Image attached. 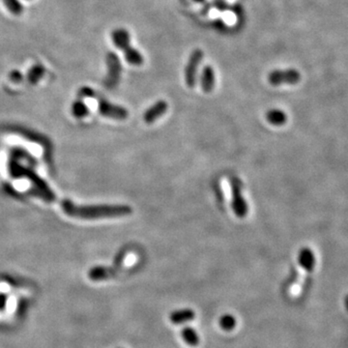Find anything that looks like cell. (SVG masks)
Wrapping results in <instances>:
<instances>
[{"instance_id": "8", "label": "cell", "mask_w": 348, "mask_h": 348, "mask_svg": "<svg viewBox=\"0 0 348 348\" xmlns=\"http://www.w3.org/2000/svg\"><path fill=\"white\" fill-rule=\"evenodd\" d=\"M167 108V103L164 100H159L144 112L143 119L147 124H151L162 116L166 112Z\"/></svg>"}, {"instance_id": "3", "label": "cell", "mask_w": 348, "mask_h": 348, "mask_svg": "<svg viewBox=\"0 0 348 348\" xmlns=\"http://www.w3.org/2000/svg\"><path fill=\"white\" fill-rule=\"evenodd\" d=\"M230 186H231V193H232L231 206H232L233 212L238 218L243 219L249 212V206L242 195L241 181L236 177L230 178Z\"/></svg>"}, {"instance_id": "11", "label": "cell", "mask_w": 348, "mask_h": 348, "mask_svg": "<svg viewBox=\"0 0 348 348\" xmlns=\"http://www.w3.org/2000/svg\"><path fill=\"white\" fill-rule=\"evenodd\" d=\"M196 318V312L192 308L176 309L169 314V320L175 325L184 324Z\"/></svg>"}, {"instance_id": "18", "label": "cell", "mask_w": 348, "mask_h": 348, "mask_svg": "<svg viewBox=\"0 0 348 348\" xmlns=\"http://www.w3.org/2000/svg\"><path fill=\"white\" fill-rule=\"evenodd\" d=\"M7 10L15 16H20L24 12V6L20 0H2Z\"/></svg>"}, {"instance_id": "20", "label": "cell", "mask_w": 348, "mask_h": 348, "mask_svg": "<svg viewBox=\"0 0 348 348\" xmlns=\"http://www.w3.org/2000/svg\"><path fill=\"white\" fill-rule=\"evenodd\" d=\"M78 94H79V96L83 97V98H96L97 97V94L95 92V90H93L89 86L81 87Z\"/></svg>"}, {"instance_id": "6", "label": "cell", "mask_w": 348, "mask_h": 348, "mask_svg": "<svg viewBox=\"0 0 348 348\" xmlns=\"http://www.w3.org/2000/svg\"><path fill=\"white\" fill-rule=\"evenodd\" d=\"M98 110L107 118L114 120H125L129 116V112L125 107L111 104L105 98H98Z\"/></svg>"}, {"instance_id": "1", "label": "cell", "mask_w": 348, "mask_h": 348, "mask_svg": "<svg viewBox=\"0 0 348 348\" xmlns=\"http://www.w3.org/2000/svg\"><path fill=\"white\" fill-rule=\"evenodd\" d=\"M61 207L68 216L84 220L118 218L133 213V209L130 206L122 204L80 205L71 201H63L61 202Z\"/></svg>"}, {"instance_id": "12", "label": "cell", "mask_w": 348, "mask_h": 348, "mask_svg": "<svg viewBox=\"0 0 348 348\" xmlns=\"http://www.w3.org/2000/svg\"><path fill=\"white\" fill-rule=\"evenodd\" d=\"M201 84V88L205 93H209L213 90L215 86V73L212 66L206 65L202 69Z\"/></svg>"}, {"instance_id": "22", "label": "cell", "mask_w": 348, "mask_h": 348, "mask_svg": "<svg viewBox=\"0 0 348 348\" xmlns=\"http://www.w3.org/2000/svg\"><path fill=\"white\" fill-rule=\"evenodd\" d=\"M194 1H196V2H198V3H203L205 0H194Z\"/></svg>"}, {"instance_id": "2", "label": "cell", "mask_w": 348, "mask_h": 348, "mask_svg": "<svg viewBox=\"0 0 348 348\" xmlns=\"http://www.w3.org/2000/svg\"><path fill=\"white\" fill-rule=\"evenodd\" d=\"M106 64L107 73L104 84L107 89H114L117 87L121 80L122 64L120 58L114 52H108L106 55Z\"/></svg>"}, {"instance_id": "13", "label": "cell", "mask_w": 348, "mask_h": 348, "mask_svg": "<svg viewBox=\"0 0 348 348\" xmlns=\"http://www.w3.org/2000/svg\"><path fill=\"white\" fill-rule=\"evenodd\" d=\"M124 56L126 61L133 66H140L143 64L144 58L142 56L141 53L139 51H137L136 49L133 48L132 46H130L128 49H126L124 52Z\"/></svg>"}, {"instance_id": "7", "label": "cell", "mask_w": 348, "mask_h": 348, "mask_svg": "<svg viewBox=\"0 0 348 348\" xmlns=\"http://www.w3.org/2000/svg\"><path fill=\"white\" fill-rule=\"evenodd\" d=\"M121 268L119 265H115L113 267L109 266H98L93 268L89 272V278L92 281H105L114 277L117 273L120 272Z\"/></svg>"}, {"instance_id": "9", "label": "cell", "mask_w": 348, "mask_h": 348, "mask_svg": "<svg viewBox=\"0 0 348 348\" xmlns=\"http://www.w3.org/2000/svg\"><path fill=\"white\" fill-rule=\"evenodd\" d=\"M111 40L114 46L121 51H125L131 46V36L127 29L125 28H116L111 33Z\"/></svg>"}, {"instance_id": "14", "label": "cell", "mask_w": 348, "mask_h": 348, "mask_svg": "<svg viewBox=\"0 0 348 348\" xmlns=\"http://www.w3.org/2000/svg\"><path fill=\"white\" fill-rule=\"evenodd\" d=\"M266 119L268 122L274 126H282L287 121V115L278 108L270 109L266 113Z\"/></svg>"}, {"instance_id": "16", "label": "cell", "mask_w": 348, "mask_h": 348, "mask_svg": "<svg viewBox=\"0 0 348 348\" xmlns=\"http://www.w3.org/2000/svg\"><path fill=\"white\" fill-rule=\"evenodd\" d=\"M181 335H182L184 341L191 346H196L200 343L199 334L192 327H185L181 332Z\"/></svg>"}, {"instance_id": "15", "label": "cell", "mask_w": 348, "mask_h": 348, "mask_svg": "<svg viewBox=\"0 0 348 348\" xmlns=\"http://www.w3.org/2000/svg\"><path fill=\"white\" fill-rule=\"evenodd\" d=\"M46 74V68L42 64H35L27 72V79L30 84H36Z\"/></svg>"}, {"instance_id": "19", "label": "cell", "mask_w": 348, "mask_h": 348, "mask_svg": "<svg viewBox=\"0 0 348 348\" xmlns=\"http://www.w3.org/2000/svg\"><path fill=\"white\" fill-rule=\"evenodd\" d=\"M73 110H74V113L78 116H81V115H83V114H86L87 113V107L86 106L81 102V101H77L74 106H73Z\"/></svg>"}, {"instance_id": "5", "label": "cell", "mask_w": 348, "mask_h": 348, "mask_svg": "<svg viewBox=\"0 0 348 348\" xmlns=\"http://www.w3.org/2000/svg\"><path fill=\"white\" fill-rule=\"evenodd\" d=\"M204 54L201 49H196L190 54L187 65L185 67V81L190 88H194L197 84L198 69L203 60Z\"/></svg>"}, {"instance_id": "10", "label": "cell", "mask_w": 348, "mask_h": 348, "mask_svg": "<svg viewBox=\"0 0 348 348\" xmlns=\"http://www.w3.org/2000/svg\"><path fill=\"white\" fill-rule=\"evenodd\" d=\"M298 262L300 267L302 268L308 274L311 273L315 267V257L312 251L308 248H304L300 251L298 256Z\"/></svg>"}, {"instance_id": "21", "label": "cell", "mask_w": 348, "mask_h": 348, "mask_svg": "<svg viewBox=\"0 0 348 348\" xmlns=\"http://www.w3.org/2000/svg\"><path fill=\"white\" fill-rule=\"evenodd\" d=\"M9 78H10L11 81H13V82H16V83H20L21 81H23V80H24L23 74L20 71H18V70H13L10 73Z\"/></svg>"}, {"instance_id": "17", "label": "cell", "mask_w": 348, "mask_h": 348, "mask_svg": "<svg viewBox=\"0 0 348 348\" xmlns=\"http://www.w3.org/2000/svg\"><path fill=\"white\" fill-rule=\"evenodd\" d=\"M219 324H220V327L224 331L230 332V331L235 329V327L237 325V320H236L234 315H232L230 313H226V314H223L221 316V318L219 320Z\"/></svg>"}, {"instance_id": "4", "label": "cell", "mask_w": 348, "mask_h": 348, "mask_svg": "<svg viewBox=\"0 0 348 348\" xmlns=\"http://www.w3.org/2000/svg\"><path fill=\"white\" fill-rule=\"evenodd\" d=\"M301 80V75L296 69L274 70L269 73L268 81L273 86L281 84H296Z\"/></svg>"}]
</instances>
